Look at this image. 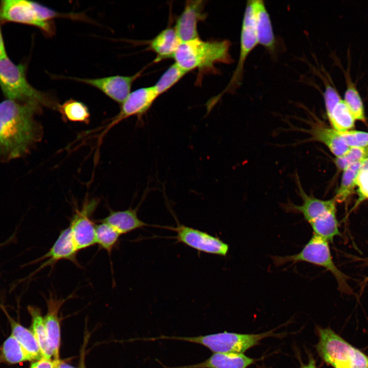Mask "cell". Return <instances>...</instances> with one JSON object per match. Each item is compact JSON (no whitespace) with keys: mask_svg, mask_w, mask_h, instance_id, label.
<instances>
[{"mask_svg":"<svg viewBox=\"0 0 368 368\" xmlns=\"http://www.w3.org/2000/svg\"><path fill=\"white\" fill-rule=\"evenodd\" d=\"M365 160L359 162L343 170L340 187L334 197L336 202L345 201L353 192L357 177Z\"/></svg>","mask_w":368,"mask_h":368,"instance_id":"26","label":"cell"},{"mask_svg":"<svg viewBox=\"0 0 368 368\" xmlns=\"http://www.w3.org/2000/svg\"><path fill=\"white\" fill-rule=\"evenodd\" d=\"M356 186L359 198L355 206L368 199V170H361L357 178Z\"/></svg>","mask_w":368,"mask_h":368,"instance_id":"34","label":"cell"},{"mask_svg":"<svg viewBox=\"0 0 368 368\" xmlns=\"http://www.w3.org/2000/svg\"><path fill=\"white\" fill-rule=\"evenodd\" d=\"M339 133L343 141L349 147H368L367 132L348 130L344 132H339Z\"/></svg>","mask_w":368,"mask_h":368,"instance_id":"32","label":"cell"},{"mask_svg":"<svg viewBox=\"0 0 368 368\" xmlns=\"http://www.w3.org/2000/svg\"><path fill=\"white\" fill-rule=\"evenodd\" d=\"M158 97L153 86L141 87L131 92L121 104L120 112L110 122L108 127L132 116H136L139 120H141Z\"/></svg>","mask_w":368,"mask_h":368,"instance_id":"13","label":"cell"},{"mask_svg":"<svg viewBox=\"0 0 368 368\" xmlns=\"http://www.w3.org/2000/svg\"><path fill=\"white\" fill-rule=\"evenodd\" d=\"M228 40H203L199 37L181 42L173 59L175 63L187 73L198 70L200 77L205 72L216 71L217 63L233 62Z\"/></svg>","mask_w":368,"mask_h":368,"instance_id":"2","label":"cell"},{"mask_svg":"<svg viewBox=\"0 0 368 368\" xmlns=\"http://www.w3.org/2000/svg\"><path fill=\"white\" fill-rule=\"evenodd\" d=\"M271 258L274 264L277 266L290 262H299L321 266L334 275L340 291L343 292L351 291L346 281V276L336 267L332 260L328 241L314 234L298 253L285 256H272Z\"/></svg>","mask_w":368,"mask_h":368,"instance_id":"8","label":"cell"},{"mask_svg":"<svg viewBox=\"0 0 368 368\" xmlns=\"http://www.w3.org/2000/svg\"><path fill=\"white\" fill-rule=\"evenodd\" d=\"M368 158L367 147H350L343 155L336 157L334 163L337 168L344 170L350 166Z\"/></svg>","mask_w":368,"mask_h":368,"instance_id":"31","label":"cell"},{"mask_svg":"<svg viewBox=\"0 0 368 368\" xmlns=\"http://www.w3.org/2000/svg\"><path fill=\"white\" fill-rule=\"evenodd\" d=\"M32 319V332L37 341L43 357L51 359L53 352L49 346L48 337L44 324L43 317L40 310L36 307H29Z\"/></svg>","mask_w":368,"mask_h":368,"instance_id":"24","label":"cell"},{"mask_svg":"<svg viewBox=\"0 0 368 368\" xmlns=\"http://www.w3.org/2000/svg\"><path fill=\"white\" fill-rule=\"evenodd\" d=\"M12 335L20 343L33 360H39L42 357L39 346L33 332L9 318Z\"/></svg>","mask_w":368,"mask_h":368,"instance_id":"22","label":"cell"},{"mask_svg":"<svg viewBox=\"0 0 368 368\" xmlns=\"http://www.w3.org/2000/svg\"><path fill=\"white\" fill-rule=\"evenodd\" d=\"M55 368H75L63 361L56 360V365Z\"/></svg>","mask_w":368,"mask_h":368,"instance_id":"37","label":"cell"},{"mask_svg":"<svg viewBox=\"0 0 368 368\" xmlns=\"http://www.w3.org/2000/svg\"><path fill=\"white\" fill-rule=\"evenodd\" d=\"M145 68L130 76L114 75L98 78L73 77L69 79L91 86L121 104L131 93L134 82L141 76Z\"/></svg>","mask_w":368,"mask_h":368,"instance_id":"12","label":"cell"},{"mask_svg":"<svg viewBox=\"0 0 368 368\" xmlns=\"http://www.w3.org/2000/svg\"><path fill=\"white\" fill-rule=\"evenodd\" d=\"M78 252L69 227L64 228L60 232L57 239L49 250L42 257L32 262L34 263L44 259L47 260L34 272L48 266H51L52 269L58 261L62 260H68L76 266L80 267L77 259Z\"/></svg>","mask_w":368,"mask_h":368,"instance_id":"15","label":"cell"},{"mask_svg":"<svg viewBox=\"0 0 368 368\" xmlns=\"http://www.w3.org/2000/svg\"><path fill=\"white\" fill-rule=\"evenodd\" d=\"M138 207L129 208L123 211H110L108 215L99 220V222L108 224L121 235L130 233L145 226H150L139 219L137 216Z\"/></svg>","mask_w":368,"mask_h":368,"instance_id":"20","label":"cell"},{"mask_svg":"<svg viewBox=\"0 0 368 368\" xmlns=\"http://www.w3.org/2000/svg\"><path fill=\"white\" fill-rule=\"evenodd\" d=\"M158 227L175 232L176 235L173 239L198 251L223 257L228 252L226 243L206 232L179 223L176 227Z\"/></svg>","mask_w":368,"mask_h":368,"instance_id":"10","label":"cell"},{"mask_svg":"<svg viewBox=\"0 0 368 368\" xmlns=\"http://www.w3.org/2000/svg\"><path fill=\"white\" fill-rule=\"evenodd\" d=\"M301 368H316L315 365V361L313 358H310L308 363L306 365H303Z\"/></svg>","mask_w":368,"mask_h":368,"instance_id":"38","label":"cell"},{"mask_svg":"<svg viewBox=\"0 0 368 368\" xmlns=\"http://www.w3.org/2000/svg\"><path fill=\"white\" fill-rule=\"evenodd\" d=\"M121 235L107 223L100 222L96 226L95 241L100 248L110 255L117 244Z\"/></svg>","mask_w":368,"mask_h":368,"instance_id":"29","label":"cell"},{"mask_svg":"<svg viewBox=\"0 0 368 368\" xmlns=\"http://www.w3.org/2000/svg\"><path fill=\"white\" fill-rule=\"evenodd\" d=\"M187 74L175 62L171 64L153 85L160 96L175 85Z\"/></svg>","mask_w":368,"mask_h":368,"instance_id":"30","label":"cell"},{"mask_svg":"<svg viewBox=\"0 0 368 368\" xmlns=\"http://www.w3.org/2000/svg\"><path fill=\"white\" fill-rule=\"evenodd\" d=\"M0 359L11 364L33 360L31 356L12 334L5 341L2 346Z\"/></svg>","mask_w":368,"mask_h":368,"instance_id":"27","label":"cell"},{"mask_svg":"<svg viewBox=\"0 0 368 368\" xmlns=\"http://www.w3.org/2000/svg\"><path fill=\"white\" fill-rule=\"evenodd\" d=\"M2 244H1V245H0V246H1V245H2Z\"/></svg>","mask_w":368,"mask_h":368,"instance_id":"40","label":"cell"},{"mask_svg":"<svg viewBox=\"0 0 368 368\" xmlns=\"http://www.w3.org/2000/svg\"><path fill=\"white\" fill-rule=\"evenodd\" d=\"M327 116L332 128L337 131L344 132L354 127L355 119L342 99Z\"/></svg>","mask_w":368,"mask_h":368,"instance_id":"25","label":"cell"},{"mask_svg":"<svg viewBox=\"0 0 368 368\" xmlns=\"http://www.w3.org/2000/svg\"><path fill=\"white\" fill-rule=\"evenodd\" d=\"M62 17L82 19L78 14L61 13L33 1L4 0L0 3V21L34 26L49 36L55 33L53 20Z\"/></svg>","mask_w":368,"mask_h":368,"instance_id":"3","label":"cell"},{"mask_svg":"<svg viewBox=\"0 0 368 368\" xmlns=\"http://www.w3.org/2000/svg\"><path fill=\"white\" fill-rule=\"evenodd\" d=\"M327 114L329 113L335 105L341 99L337 90L327 83L323 94Z\"/></svg>","mask_w":368,"mask_h":368,"instance_id":"33","label":"cell"},{"mask_svg":"<svg viewBox=\"0 0 368 368\" xmlns=\"http://www.w3.org/2000/svg\"><path fill=\"white\" fill-rule=\"evenodd\" d=\"M0 87L7 99L39 107L54 104L48 94L30 84L24 66L14 63L8 57L0 59Z\"/></svg>","mask_w":368,"mask_h":368,"instance_id":"5","label":"cell"},{"mask_svg":"<svg viewBox=\"0 0 368 368\" xmlns=\"http://www.w3.org/2000/svg\"><path fill=\"white\" fill-rule=\"evenodd\" d=\"M204 1H187L177 17L174 29L181 42L199 37L198 24L206 17Z\"/></svg>","mask_w":368,"mask_h":368,"instance_id":"14","label":"cell"},{"mask_svg":"<svg viewBox=\"0 0 368 368\" xmlns=\"http://www.w3.org/2000/svg\"><path fill=\"white\" fill-rule=\"evenodd\" d=\"M57 109L65 120L71 122L88 123L90 113L87 106L83 102L70 99L60 105Z\"/></svg>","mask_w":368,"mask_h":368,"instance_id":"28","label":"cell"},{"mask_svg":"<svg viewBox=\"0 0 368 368\" xmlns=\"http://www.w3.org/2000/svg\"><path fill=\"white\" fill-rule=\"evenodd\" d=\"M98 204L95 199L85 201L80 210H75L71 219L68 227L78 251L96 244V225L91 217Z\"/></svg>","mask_w":368,"mask_h":368,"instance_id":"11","label":"cell"},{"mask_svg":"<svg viewBox=\"0 0 368 368\" xmlns=\"http://www.w3.org/2000/svg\"><path fill=\"white\" fill-rule=\"evenodd\" d=\"M56 360L47 359L42 357L39 360L33 363L30 368H55Z\"/></svg>","mask_w":368,"mask_h":368,"instance_id":"35","label":"cell"},{"mask_svg":"<svg viewBox=\"0 0 368 368\" xmlns=\"http://www.w3.org/2000/svg\"><path fill=\"white\" fill-rule=\"evenodd\" d=\"M258 44L255 27L252 1H248L246 4L242 19L240 53L237 66L227 86L220 94L211 100L213 104L215 105L223 94L233 92L240 85L246 60Z\"/></svg>","mask_w":368,"mask_h":368,"instance_id":"9","label":"cell"},{"mask_svg":"<svg viewBox=\"0 0 368 368\" xmlns=\"http://www.w3.org/2000/svg\"><path fill=\"white\" fill-rule=\"evenodd\" d=\"M174 27H167L148 42V49L156 54L154 62L174 57L181 44Z\"/></svg>","mask_w":368,"mask_h":368,"instance_id":"19","label":"cell"},{"mask_svg":"<svg viewBox=\"0 0 368 368\" xmlns=\"http://www.w3.org/2000/svg\"><path fill=\"white\" fill-rule=\"evenodd\" d=\"M66 300V298H56L52 293L47 300L48 312L43 317V320L54 360L59 359L60 344V329L58 313L60 307Z\"/></svg>","mask_w":368,"mask_h":368,"instance_id":"16","label":"cell"},{"mask_svg":"<svg viewBox=\"0 0 368 368\" xmlns=\"http://www.w3.org/2000/svg\"><path fill=\"white\" fill-rule=\"evenodd\" d=\"M255 27L258 44L272 52L275 47V38L270 16L261 0H253Z\"/></svg>","mask_w":368,"mask_h":368,"instance_id":"17","label":"cell"},{"mask_svg":"<svg viewBox=\"0 0 368 368\" xmlns=\"http://www.w3.org/2000/svg\"><path fill=\"white\" fill-rule=\"evenodd\" d=\"M272 331L257 334H240L226 331L196 336H175L161 335L148 338V341L172 340L189 342L203 346L212 352L217 353H243L259 341L271 336Z\"/></svg>","mask_w":368,"mask_h":368,"instance_id":"7","label":"cell"},{"mask_svg":"<svg viewBox=\"0 0 368 368\" xmlns=\"http://www.w3.org/2000/svg\"><path fill=\"white\" fill-rule=\"evenodd\" d=\"M297 184L302 204L297 205L290 203L285 205V209L303 215L311 226L313 234L332 242L335 236L340 235L336 216V201L334 198L321 200L306 194L298 178Z\"/></svg>","mask_w":368,"mask_h":368,"instance_id":"4","label":"cell"},{"mask_svg":"<svg viewBox=\"0 0 368 368\" xmlns=\"http://www.w3.org/2000/svg\"><path fill=\"white\" fill-rule=\"evenodd\" d=\"M368 170V158L366 159L363 164L361 170Z\"/></svg>","mask_w":368,"mask_h":368,"instance_id":"39","label":"cell"},{"mask_svg":"<svg viewBox=\"0 0 368 368\" xmlns=\"http://www.w3.org/2000/svg\"><path fill=\"white\" fill-rule=\"evenodd\" d=\"M255 360L243 353H214L205 360L189 365L164 368H247Z\"/></svg>","mask_w":368,"mask_h":368,"instance_id":"18","label":"cell"},{"mask_svg":"<svg viewBox=\"0 0 368 368\" xmlns=\"http://www.w3.org/2000/svg\"><path fill=\"white\" fill-rule=\"evenodd\" d=\"M319 356L334 368H368V356L329 328H318Z\"/></svg>","mask_w":368,"mask_h":368,"instance_id":"6","label":"cell"},{"mask_svg":"<svg viewBox=\"0 0 368 368\" xmlns=\"http://www.w3.org/2000/svg\"><path fill=\"white\" fill-rule=\"evenodd\" d=\"M40 108L9 99L0 102V162L25 155L37 140L34 115Z\"/></svg>","mask_w":368,"mask_h":368,"instance_id":"1","label":"cell"},{"mask_svg":"<svg viewBox=\"0 0 368 368\" xmlns=\"http://www.w3.org/2000/svg\"><path fill=\"white\" fill-rule=\"evenodd\" d=\"M344 75L347 86L343 100L355 119L365 122L364 106L360 94L349 70L344 72Z\"/></svg>","mask_w":368,"mask_h":368,"instance_id":"23","label":"cell"},{"mask_svg":"<svg viewBox=\"0 0 368 368\" xmlns=\"http://www.w3.org/2000/svg\"><path fill=\"white\" fill-rule=\"evenodd\" d=\"M308 132L311 140L324 144L336 157L344 154L350 148L343 141L339 132L333 128L313 124Z\"/></svg>","mask_w":368,"mask_h":368,"instance_id":"21","label":"cell"},{"mask_svg":"<svg viewBox=\"0 0 368 368\" xmlns=\"http://www.w3.org/2000/svg\"><path fill=\"white\" fill-rule=\"evenodd\" d=\"M5 43L0 27V59L7 57Z\"/></svg>","mask_w":368,"mask_h":368,"instance_id":"36","label":"cell"}]
</instances>
